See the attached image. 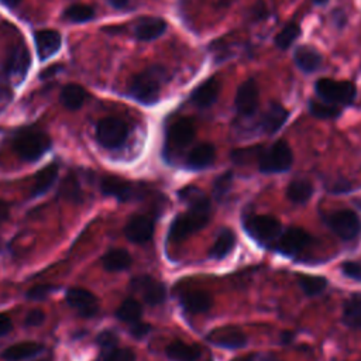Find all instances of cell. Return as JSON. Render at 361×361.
<instances>
[{
	"mask_svg": "<svg viewBox=\"0 0 361 361\" xmlns=\"http://www.w3.org/2000/svg\"><path fill=\"white\" fill-rule=\"evenodd\" d=\"M210 219V209H189L178 214L169 227L168 238L171 243H180L195 231L203 228Z\"/></svg>",
	"mask_w": 361,
	"mask_h": 361,
	"instance_id": "7a4b0ae2",
	"label": "cell"
},
{
	"mask_svg": "<svg viewBox=\"0 0 361 361\" xmlns=\"http://www.w3.org/2000/svg\"><path fill=\"white\" fill-rule=\"evenodd\" d=\"M343 322L351 329L361 327V295H353L343 306Z\"/></svg>",
	"mask_w": 361,
	"mask_h": 361,
	"instance_id": "4dcf8cb0",
	"label": "cell"
},
{
	"mask_svg": "<svg viewBox=\"0 0 361 361\" xmlns=\"http://www.w3.org/2000/svg\"><path fill=\"white\" fill-rule=\"evenodd\" d=\"M55 290L54 285H35L27 292V299L30 300H42Z\"/></svg>",
	"mask_w": 361,
	"mask_h": 361,
	"instance_id": "7bdbcfd3",
	"label": "cell"
},
{
	"mask_svg": "<svg viewBox=\"0 0 361 361\" xmlns=\"http://www.w3.org/2000/svg\"><path fill=\"white\" fill-rule=\"evenodd\" d=\"M220 93V83L216 78H207L204 82H202L197 87L193 89L190 94V102L200 107L206 109L210 107L219 97Z\"/></svg>",
	"mask_w": 361,
	"mask_h": 361,
	"instance_id": "ac0fdd59",
	"label": "cell"
},
{
	"mask_svg": "<svg viewBox=\"0 0 361 361\" xmlns=\"http://www.w3.org/2000/svg\"><path fill=\"white\" fill-rule=\"evenodd\" d=\"M316 94L320 100L331 104L348 106L357 96V89L353 82L348 80H333L330 78H322L314 85Z\"/></svg>",
	"mask_w": 361,
	"mask_h": 361,
	"instance_id": "277c9868",
	"label": "cell"
},
{
	"mask_svg": "<svg viewBox=\"0 0 361 361\" xmlns=\"http://www.w3.org/2000/svg\"><path fill=\"white\" fill-rule=\"evenodd\" d=\"M166 21L159 17H142L134 28V35L140 41H152L166 31Z\"/></svg>",
	"mask_w": 361,
	"mask_h": 361,
	"instance_id": "ffe728a7",
	"label": "cell"
},
{
	"mask_svg": "<svg viewBox=\"0 0 361 361\" xmlns=\"http://www.w3.org/2000/svg\"><path fill=\"white\" fill-rule=\"evenodd\" d=\"M341 271L345 276L361 281V265L354 261H345L341 264Z\"/></svg>",
	"mask_w": 361,
	"mask_h": 361,
	"instance_id": "ee69618b",
	"label": "cell"
},
{
	"mask_svg": "<svg viewBox=\"0 0 361 361\" xmlns=\"http://www.w3.org/2000/svg\"><path fill=\"white\" fill-rule=\"evenodd\" d=\"M292 340H293V333L292 331H283L282 333V337H281L282 344H290Z\"/></svg>",
	"mask_w": 361,
	"mask_h": 361,
	"instance_id": "816d5d0a",
	"label": "cell"
},
{
	"mask_svg": "<svg viewBox=\"0 0 361 361\" xmlns=\"http://www.w3.org/2000/svg\"><path fill=\"white\" fill-rule=\"evenodd\" d=\"M261 152V148L258 147H254V148H243V149H234L231 152V159L238 164V165H243V164H247L250 161V158H257L258 159V155Z\"/></svg>",
	"mask_w": 361,
	"mask_h": 361,
	"instance_id": "60d3db41",
	"label": "cell"
},
{
	"mask_svg": "<svg viewBox=\"0 0 361 361\" xmlns=\"http://www.w3.org/2000/svg\"><path fill=\"white\" fill-rule=\"evenodd\" d=\"M96 343L99 344V347L102 348L103 354L116 348V344L118 343V337L114 331L111 330H104L102 333H99L97 338H96Z\"/></svg>",
	"mask_w": 361,
	"mask_h": 361,
	"instance_id": "ab89813d",
	"label": "cell"
},
{
	"mask_svg": "<svg viewBox=\"0 0 361 361\" xmlns=\"http://www.w3.org/2000/svg\"><path fill=\"white\" fill-rule=\"evenodd\" d=\"M298 283L300 286V289L307 295V296H316L320 295L326 286H327V281L323 276L319 275H299L298 278Z\"/></svg>",
	"mask_w": 361,
	"mask_h": 361,
	"instance_id": "836d02e7",
	"label": "cell"
},
{
	"mask_svg": "<svg viewBox=\"0 0 361 361\" xmlns=\"http://www.w3.org/2000/svg\"><path fill=\"white\" fill-rule=\"evenodd\" d=\"M96 135L102 147L107 149H116L126 142L128 137V127L123 120L117 117H106L99 121Z\"/></svg>",
	"mask_w": 361,
	"mask_h": 361,
	"instance_id": "52a82bcc",
	"label": "cell"
},
{
	"mask_svg": "<svg viewBox=\"0 0 361 361\" xmlns=\"http://www.w3.org/2000/svg\"><path fill=\"white\" fill-rule=\"evenodd\" d=\"M231 182H233V173L231 172H226L214 180L213 193H214L216 199H221L227 193V190L231 186Z\"/></svg>",
	"mask_w": 361,
	"mask_h": 361,
	"instance_id": "f35d334b",
	"label": "cell"
},
{
	"mask_svg": "<svg viewBox=\"0 0 361 361\" xmlns=\"http://www.w3.org/2000/svg\"><path fill=\"white\" fill-rule=\"evenodd\" d=\"M334 20H336V23H338L340 25H343V24H345V14H344L341 10H337V11L334 13Z\"/></svg>",
	"mask_w": 361,
	"mask_h": 361,
	"instance_id": "f5cc1de1",
	"label": "cell"
},
{
	"mask_svg": "<svg viewBox=\"0 0 361 361\" xmlns=\"http://www.w3.org/2000/svg\"><path fill=\"white\" fill-rule=\"evenodd\" d=\"M179 197L189 206V209H210L209 197L196 186H185L179 190Z\"/></svg>",
	"mask_w": 361,
	"mask_h": 361,
	"instance_id": "d6a6232c",
	"label": "cell"
},
{
	"mask_svg": "<svg viewBox=\"0 0 361 361\" xmlns=\"http://www.w3.org/2000/svg\"><path fill=\"white\" fill-rule=\"evenodd\" d=\"M309 111L312 116L317 118H336L340 116L341 110L338 106L327 103L324 100H310L309 102Z\"/></svg>",
	"mask_w": 361,
	"mask_h": 361,
	"instance_id": "d590c367",
	"label": "cell"
},
{
	"mask_svg": "<svg viewBox=\"0 0 361 361\" xmlns=\"http://www.w3.org/2000/svg\"><path fill=\"white\" fill-rule=\"evenodd\" d=\"M313 195V185L307 179H295L286 188V197L293 203H305Z\"/></svg>",
	"mask_w": 361,
	"mask_h": 361,
	"instance_id": "1f68e13d",
	"label": "cell"
},
{
	"mask_svg": "<svg viewBox=\"0 0 361 361\" xmlns=\"http://www.w3.org/2000/svg\"><path fill=\"white\" fill-rule=\"evenodd\" d=\"M195 137V124L190 118L182 117L175 120L166 130V140H165V151L166 152H178Z\"/></svg>",
	"mask_w": 361,
	"mask_h": 361,
	"instance_id": "ba28073f",
	"label": "cell"
},
{
	"mask_svg": "<svg viewBox=\"0 0 361 361\" xmlns=\"http://www.w3.org/2000/svg\"><path fill=\"white\" fill-rule=\"evenodd\" d=\"M131 288L134 290H138L148 305H159L165 300L166 296L164 283L148 275L134 278L131 281Z\"/></svg>",
	"mask_w": 361,
	"mask_h": 361,
	"instance_id": "4fadbf2b",
	"label": "cell"
},
{
	"mask_svg": "<svg viewBox=\"0 0 361 361\" xmlns=\"http://www.w3.org/2000/svg\"><path fill=\"white\" fill-rule=\"evenodd\" d=\"M30 63H31L30 51L27 49V47L24 44H18L11 49V52L7 58L6 73L11 80L18 83L25 78Z\"/></svg>",
	"mask_w": 361,
	"mask_h": 361,
	"instance_id": "7c38bea8",
	"label": "cell"
},
{
	"mask_svg": "<svg viewBox=\"0 0 361 361\" xmlns=\"http://www.w3.org/2000/svg\"><path fill=\"white\" fill-rule=\"evenodd\" d=\"M257 161L262 173H279L290 168L293 155L290 147L283 140H279L269 148L261 149Z\"/></svg>",
	"mask_w": 361,
	"mask_h": 361,
	"instance_id": "5b68a950",
	"label": "cell"
},
{
	"mask_svg": "<svg viewBox=\"0 0 361 361\" xmlns=\"http://www.w3.org/2000/svg\"><path fill=\"white\" fill-rule=\"evenodd\" d=\"M107 3L110 4V6H113L114 8H124V7H127V4H128V0H107Z\"/></svg>",
	"mask_w": 361,
	"mask_h": 361,
	"instance_id": "f907efd6",
	"label": "cell"
},
{
	"mask_svg": "<svg viewBox=\"0 0 361 361\" xmlns=\"http://www.w3.org/2000/svg\"><path fill=\"white\" fill-rule=\"evenodd\" d=\"M45 320V313L39 309H34V310H30L25 316V326H30V327H35V326H41Z\"/></svg>",
	"mask_w": 361,
	"mask_h": 361,
	"instance_id": "f6af8a7d",
	"label": "cell"
},
{
	"mask_svg": "<svg viewBox=\"0 0 361 361\" xmlns=\"http://www.w3.org/2000/svg\"><path fill=\"white\" fill-rule=\"evenodd\" d=\"M13 327L11 319L7 314H0V336L7 334Z\"/></svg>",
	"mask_w": 361,
	"mask_h": 361,
	"instance_id": "c3c4849f",
	"label": "cell"
},
{
	"mask_svg": "<svg viewBox=\"0 0 361 361\" xmlns=\"http://www.w3.org/2000/svg\"><path fill=\"white\" fill-rule=\"evenodd\" d=\"M164 78V68L151 66L133 78L128 86V94L142 104H155L161 94V83Z\"/></svg>",
	"mask_w": 361,
	"mask_h": 361,
	"instance_id": "6da1fadb",
	"label": "cell"
},
{
	"mask_svg": "<svg viewBox=\"0 0 361 361\" xmlns=\"http://www.w3.org/2000/svg\"><path fill=\"white\" fill-rule=\"evenodd\" d=\"M56 176H58V165L56 164H49L48 166L42 168L35 176L31 196L37 197V196L44 195L47 190H49V188L56 180Z\"/></svg>",
	"mask_w": 361,
	"mask_h": 361,
	"instance_id": "83f0119b",
	"label": "cell"
},
{
	"mask_svg": "<svg viewBox=\"0 0 361 361\" xmlns=\"http://www.w3.org/2000/svg\"><path fill=\"white\" fill-rule=\"evenodd\" d=\"M131 255L123 248H114L107 251L102 259L103 267L111 272L127 269L131 265Z\"/></svg>",
	"mask_w": 361,
	"mask_h": 361,
	"instance_id": "f1b7e54d",
	"label": "cell"
},
{
	"mask_svg": "<svg viewBox=\"0 0 361 361\" xmlns=\"http://www.w3.org/2000/svg\"><path fill=\"white\" fill-rule=\"evenodd\" d=\"M37 54L41 61L48 59L61 48V34L55 30H41L34 34Z\"/></svg>",
	"mask_w": 361,
	"mask_h": 361,
	"instance_id": "d6986e66",
	"label": "cell"
},
{
	"mask_svg": "<svg viewBox=\"0 0 361 361\" xmlns=\"http://www.w3.org/2000/svg\"><path fill=\"white\" fill-rule=\"evenodd\" d=\"M133 326H131V329H130V333L135 337V338H142V337H145L147 334H148V331H149V324H147V323H142V322H134V323H131Z\"/></svg>",
	"mask_w": 361,
	"mask_h": 361,
	"instance_id": "bcb514c9",
	"label": "cell"
},
{
	"mask_svg": "<svg viewBox=\"0 0 361 361\" xmlns=\"http://www.w3.org/2000/svg\"><path fill=\"white\" fill-rule=\"evenodd\" d=\"M11 99H13L11 90L7 89V87H1L0 86V113L10 104Z\"/></svg>",
	"mask_w": 361,
	"mask_h": 361,
	"instance_id": "7dc6e473",
	"label": "cell"
},
{
	"mask_svg": "<svg viewBox=\"0 0 361 361\" xmlns=\"http://www.w3.org/2000/svg\"><path fill=\"white\" fill-rule=\"evenodd\" d=\"M234 244H235L234 231L230 228H223L219 233L212 248L209 250V257L213 259H223L234 248Z\"/></svg>",
	"mask_w": 361,
	"mask_h": 361,
	"instance_id": "4316f807",
	"label": "cell"
},
{
	"mask_svg": "<svg viewBox=\"0 0 361 361\" xmlns=\"http://www.w3.org/2000/svg\"><path fill=\"white\" fill-rule=\"evenodd\" d=\"M180 305L189 313H203L212 307L213 299L204 290H190L180 296Z\"/></svg>",
	"mask_w": 361,
	"mask_h": 361,
	"instance_id": "603a6c76",
	"label": "cell"
},
{
	"mask_svg": "<svg viewBox=\"0 0 361 361\" xmlns=\"http://www.w3.org/2000/svg\"><path fill=\"white\" fill-rule=\"evenodd\" d=\"M14 151L24 161H37L51 147L49 137L39 130H23L20 131L13 141Z\"/></svg>",
	"mask_w": 361,
	"mask_h": 361,
	"instance_id": "3957f363",
	"label": "cell"
},
{
	"mask_svg": "<svg viewBox=\"0 0 361 361\" xmlns=\"http://www.w3.org/2000/svg\"><path fill=\"white\" fill-rule=\"evenodd\" d=\"M165 353L172 361H196L200 357V350L196 345L180 340L168 344Z\"/></svg>",
	"mask_w": 361,
	"mask_h": 361,
	"instance_id": "484cf974",
	"label": "cell"
},
{
	"mask_svg": "<svg viewBox=\"0 0 361 361\" xmlns=\"http://www.w3.org/2000/svg\"><path fill=\"white\" fill-rule=\"evenodd\" d=\"M245 231L258 243L269 244L274 243L282 231L281 221L268 214H251L243 219Z\"/></svg>",
	"mask_w": 361,
	"mask_h": 361,
	"instance_id": "8992f818",
	"label": "cell"
},
{
	"mask_svg": "<svg viewBox=\"0 0 361 361\" xmlns=\"http://www.w3.org/2000/svg\"><path fill=\"white\" fill-rule=\"evenodd\" d=\"M66 302L83 317H90L96 314L99 309V302L96 296L83 288L69 289L66 292Z\"/></svg>",
	"mask_w": 361,
	"mask_h": 361,
	"instance_id": "5bb4252c",
	"label": "cell"
},
{
	"mask_svg": "<svg viewBox=\"0 0 361 361\" xmlns=\"http://www.w3.org/2000/svg\"><path fill=\"white\" fill-rule=\"evenodd\" d=\"M4 6H7V7H14V6H17L18 3H20V0H0Z\"/></svg>",
	"mask_w": 361,
	"mask_h": 361,
	"instance_id": "db71d44e",
	"label": "cell"
},
{
	"mask_svg": "<svg viewBox=\"0 0 361 361\" xmlns=\"http://www.w3.org/2000/svg\"><path fill=\"white\" fill-rule=\"evenodd\" d=\"M265 361H279V360H276V358H274V357H268Z\"/></svg>",
	"mask_w": 361,
	"mask_h": 361,
	"instance_id": "11a10c76",
	"label": "cell"
},
{
	"mask_svg": "<svg viewBox=\"0 0 361 361\" xmlns=\"http://www.w3.org/2000/svg\"><path fill=\"white\" fill-rule=\"evenodd\" d=\"M62 104L69 110H78L83 106L86 99V92L82 86L76 83H69L63 86L61 96H59Z\"/></svg>",
	"mask_w": 361,
	"mask_h": 361,
	"instance_id": "f546056e",
	"label": "cell"
},
{
	"mask_svg": "<svg viewBox=\"0 0 361 361\" xmlns=\"http://www.w3.org/2000/svg\"><path fill=\"white\" fill-rule=\"evenodd\" d=\"M299 35H300V27L295 23H290L285 25L283 30L275 37L274 42L279 49H288Z\"/></svg>",
	"mask_w": 361,
	"mask_h": 361,
	"instance_id": "8d00e7d4",
	"label": "cell"
},
{
	"mask_svg": "<svg viewBox=\"0 0 361 361\" xmlns=\"http://www.w3.org/2000/svg\"><path fill=\"white\" fill-rule=\"evenodd\" d=\"M289 113L279 103H271L259 120L261 130L267 134L276 133L286 121Z\"/></svg>",
	"mask_w": 361,
	"mask_h": 361,
	"instance_id": "44dd1931",
	"label": "cell"
},
{
	"mask_svg": "<svg viewBox=\"0 0 361 361\" xmlns=\"http://www.w3.org/2000/svg\"><path fill=\"white\" fill-rule=\"evenodd\" d=\"M42 350H44V347L41 344H38V343L24 341V343H17L14 345L7 347L1 353V357L6 361H21V360H25V358L37 355Z\"/></svg>",
	"mask_w": 361,
	"mask_h": 361,
	"instance_id": "d4e9b609",
	"label": "cell"
},
{
	"mask_svg": "<svg viewBox=\"0 0 361 361\" xmlns=\"http://www.w3.org/2000/svg\"><path fill=\"white\" fill-rule=\"evenodd\" d=\"M103 355L104 361H135V354L130 348H113Z\"/></svg>",
	"mask_w": 361,
	"mask_h": 361,
	"instance_id": "b9f144b4",
	"label": "cell"
},
{
	"mask_svg": "<svg viewBox=\"0 0 361 361\" xmlns=\"http://www.w3.org/2000/svg\"><path fill=\"white\" fill-rule=\"evenodd\" d=\"M93 16H94L93 8L86 4H73L65 10V17L73 23H85L93 18Z\"/></svg>",
	"mask_w": 361,
	"mask_h": 361,
	"instance_id": "74e56055",
	"label": "cell"
},
{
	"mask_svg": "<svg viewBox=\"0 0 361 361\" xmlns=\"http://www.w3.org/2000/svg\"><path fill=\"white\" fill-rule=\"evenodd\" d=\"M258 102H259V90H258L257 80L254 78H250L245 82H243L237 89V94L234 100L235 109L240 116L250 117L257 111Z\"/></svg>",
	"mask_w": 361,
	"mask_h": 361,
	"instance_id": "8fae6325",
	"label": "cell"
},
{
	"mask_svg": "<svg viewBox=\"0 0 361 361\" xmlns=\"http://www.w3.org/2000/svg\"><path fill=\"white\" fill-rule=\"evenodd\" d=\"M100 189L104 195L113 196L121 202L130 200L137 195V188L131 182L117 176H104L100 182Z\"/></svg>",
	"mask_w": 361,
	"mask_h": 361,
	"instance_id": "e0dca14e",
	"label": "cell"
},
{
	"mask_svg": "<svg viewBox=\"0 0 361 361\" xmlns=\"http://www.w3.org/2000/svg\"><path fill=\"white\" fill-rule=\"evenodd\" d=\"M142 314V307L140 305L138 300L135 299H126L117 309L116 312V316L124 322V323H134V322H138L140 317Z\"/></svg>",
	"mask_w": 361,
	"mask_h": 361,
	"instance_id": "e575fe53",
	"label": "cell"
},
{
	"mask_svg": "<svg viewBox=\"0 0 361 361\" xmlns=\"http://www.w3.org/2000/svg\"><path fill=\"white\" fill-rule=\"evenodd\" d=\"M8 216V206L3 200H0V223L4 221Z\"/></svg>",
	"mask_w": 361,
	"mask_h": 361,
	"instance_id": "681fc988",
	"label": "cell"
},
{
	"mask_svg": "<svg viewBox=\"0 0 361 361\" xmlns=\"http://www.w3.org/2000/svg\"><path fill=\"white\" fill-rule=\"evenodd\" d=\"M124 234L131 243L144 244L154 235V220L142 214L133 216L124 227Z\"/></svg>",
	"mask_w": 361,
	"mask_h": 361,
	"instance_id": "2e32d148",
	"label": "cell"
},
{
	"mask_svg": "<svg viewBox=\"0 0 361 361\" xmlns=\"http://www.w3.org/2000/svg\"><path fill=\"white\" fill-rule=\"evenodd\" d=\"M214 147L209 142H203L196 145L186 158V166L190 169H203L212 165L214 161Z\"/></svg>",
	"mask_w": 361,
	"mask_h": 361,
	"instance_id": "cb8c5ba5",
	"label": "cell"
},
{
	"mask_svg": "<svg viewBox=\"0 0 361 361\" xmlns=\"http://www.w3.org/2000/svg\"><path fill=\"white\" fill-rule=\"evenodd\" d=\"M326 223L343 240L354 238L361 230V221L351 210H337L326 217Z\"/></svg>",
	"mask_w": 361,
	"mask_h": 361,
	"instance_id": "9c48e42d",
	"label": "cell"
},
{
	"mask_svg": "<svg viewBox=\"0 0 361 361\" xmlns=\"http://www.w3.org/2000/svg\"><path fill=\"white\" fill-rule=\"evenodd\" d=\"M207 340L212 344L223 348H241L247 344L245 333L233 326H226V327H219L212 330L207 336Z\"/></svg>",
	"mask_w": 361,
	"mask_h": 361,
	"instance_id": "9a60e30c",
	"label": "cell"
},
{
	"mask_svg": "<svg viewBox=\"0 0 361 361\" xmlns=\"http://www.w3.org/2000/svg\"><path fill=\"white\" fill-rule=\"evenodd\" d=\"M293 59H295L296 66L305 73H312V72L317 71L323 61L322 54L310 45L298 47L293 54Z\"/></svg>",
	"mask_w": 361,
	"mask_h": 361,
	"instance_id": "7402d4cb",
	"label": "cell"
},
{
	"mask_svg": "<svg viewBox=\"0 0 361 361\" xmlns=\"http://www.w3.org/2000/svg\"><path fill=\"white\" fill-rule=\"evenodd\" d=\"M274 243H275V250L278 252L292 257L299 254L309 245L310 235L303 228L289 227L288 230L281 231V234Z\"/></svg>",
	"mask_w": 361,
	"mask_h": 361,
	"instance_id": "30bf717a",
	"label": "cell"
}]
</instances>
